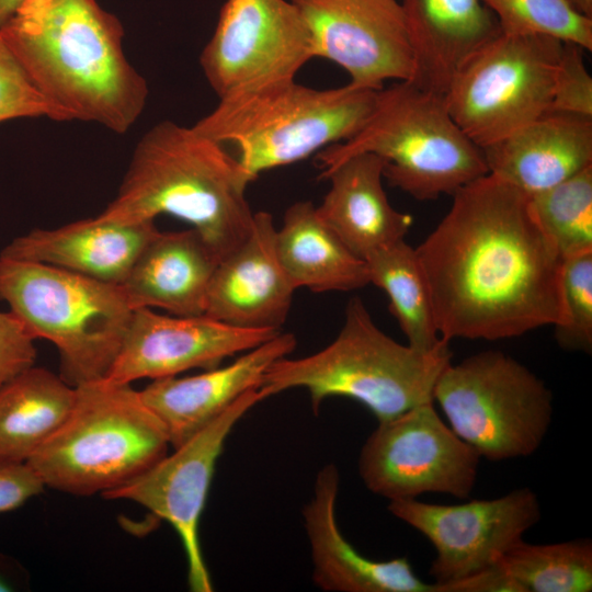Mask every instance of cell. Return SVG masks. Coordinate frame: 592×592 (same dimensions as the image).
<instances>
[{"label":"cell","mask_w":592,"mask_h":592,"mask_svg":"<svg viewBox=\"0 0 592 592\" xmlns=\"http://www.w3.org/2000/svg\"><path fill=\"white\" fill-rule=\"evenodd\" d=\"M415 248L440 338H515L562 319V258L530 197L487 173L457 190Z\"/></svg>","instance_id":"6da1fadb"},{"label":"cell","mask_w":592,"mask_h":592,"mask_svg":"<svg viewBox=\"0 0 592 592\" xmlns=\"http://www.w3.org/2000/svg\"><path fill=\"white\" fill-rule=\"evenodd\" d=\"M124 27L96 0H25L0 35L68 121L124 134L145 110L146 79L127 59Z\"/></svg>","instance_id":"7a4b0ae2"},{"label":"cell","mask_w":592,"mask_h":592,"mask_svg":"<svg viewBox=\"0 0 592 592\" xmlns=\"http://www.w3.org/2000/svg\"><path fill=\"white\" fill-rule=\"evenodd\" d=\"M255 179L223 144L167 119L138 140L116 196L96 216L138 224L171 215L189 223L219 261L251 230L246 191Z\"/></svg>","instance_id":"3957f363"},{"label":"cell","mask_w":592,"mask_h":592,"mask_svg":"<svg viewBox=\"0 0 592 592\" xmlns=\"http://www.w3.org/2000/svg\"><path fill=\"white\" fill-rule=\"evenodd\" d=\"M451 357L448 343L423 353L395 341L374 323L362 299L354 297L329 345L308 356L275 361L260 389L269 398L305 388L315 413L326 398L348 397L365 406L379 422L434 401V385Z\"/></svg>","instance_id":"277c9868"},{"label":"cell","mask_w":592,"mask_h":592,"mask_svg":"<svg viewBox=\"0 0 592 592\" xmlns=\"http://www.w3.org/2000/svg\"><path fill=\"white\" fill-rule=\"evenodd\" d=\"M363 152L380 157L388 183L418 201L453 195L488 173L481 148L454 122L443 96L412 81L378 90L362 127L320 150L317 162L325 171Z\"/></svg>","instance_id":"5b68a950"},{"label":"cell","mask_w":592,"mask_h":592,"mask_svg":"<svg viewBox=\"0 0 592 592\" xmlns=\"http://www.w3.org/2000/svg\"><path fill=\"white\" fill-rule=\"evenodd\" d=\"M75 388L68 417L26 460L45 487L103 494L168 454L163 425L130 384L103 378Z\"/></svg>","instance_id":"8992f818"},{"label":"cell","mask_w":592,"mask_h":592,"mask_svg":"<svg viewBox=\"0 0 592 592\" xmlns=\"http://www.w3.org/2000/svg\"><path fill=\"white\" fill-rule=\"evenodd\" d=\"M377 91L351 83L314 89L283 80L220 98L193 127L236 146L240 163L258 178L352 137L369 116Z\"/></svg>","instance_id":"52a82bcc"},{"label":"cell","mask_w":592,"mask_h":592,"mask_svg":"<svg viewBox=\"0 0 592 592\" xmlns=\"http://www.w3.org/2000/svg\"><path fill=\"white\" fill-rule=\"evenodd\" d=\"M0 300L35 339L56 346L60 376L73 387L106 377L134 311L117 284L4 257Z\"/></svg>","instance_id":"ba28073f"},{"label":"cell","mask_w":592,"mask_h":592,"mask_svg":"<svg viewBox=\"0 0 592 592\" xmlns=\"http://www.w3.org/2000/svg\"><path fill=\"white\" fill-rule=\"evenodd\" d=\"M433 400L456 435L492 462L535 453L554 413L553 394L544 380L493 350L448 363L436 379Z\"/></svg>","instance_id":"9c48e42d"},{"label":"cell","mask_w":592,"mask_h":592,"mask_svg":"<svg viewBox=\"0 0 592 592\" xmlns=\"http://www.w3.org/2000/svg\"><path fill=\"white\" fill-rule=\"evenodd\" d=\"M562 42L500 33L457 69L443 95L463 133L491 145L550 110Z\"/></svg>","instance_id":"30bf717a"},{"label":"cell","mask_w":592,"mask_h":592,"mask_svg":"<svg viewBox=\"0 0 592 592\" xmlns=\"http://www.w3.org/2000/svg\"><path fill=\"white\" fill-rule=\"evenodd\" d=\"M387 509L433 545V581L451 592H517L497 563L540 520L537 494L530 488L460 504L395 500Z\"/></svg>","instance_id":"8fae6325"},{"label":"cell","mask_w":592,"mask_h":592,"mask_svg":"<svg viewBox=\"0 0 592 592\" xmlns=\"http://www.w3.org/2000/svg\"><path fill=\"white\" fill-rule=\"evenodd\" d=\"M480 458L428 401L379 421L360 451L357 469L365 487L388 501L424 493L467 499Z\"/></svg>","instance_id":"7c38bea8"},{"label":"cell","mask_w":592,"mask_h":592,"mask_svg":"<svg viewBox=\"0 0 592 592\" xmlns=\"http://www.w3.org/2000/svg\"><path fill=\"white\" fill-rule=\"evenodd\" d=\"M266 399L260 388L237 399L224 413L190 440L126 483L102 494L109 500H129L168 522L178 533L187 560L191 591H213L201 542L200 521L217 459L237 422Z\"/></svg>","instance_id":"4fadbf2b"},{"label":"cell","mask_w":592,"mask_h":592,"mask_svg":"<svg viewBox=\"0 0 592 592\" xmlns=\"http://www.w3.org/2000/svg\"><path fill=\"white\" fill-rule=\"evenodd\" d=\"M311 58L309 29L292 1L227 0L200 62L220 99L295 79Z\"/></svg>","instance_id":"5bb4252c"},{"label":"cell","mask_w":592,"mask_h":592,"mask_svg":"<svg viewBox=\"0 0 592 592\" xmlns=\"http://www.w3.org/2000/svg\"><path fill=\"white\" fill-rule=\"evenodd\" d=\"M311 36L312 55L329 59L361 88L410 81L414 58L401 4L396 0H291Z\"/></svg>","instance_id":"9a60e30c"},{"label":"cell","mask_w":592,"mask_h":592,"mask_svg":"<svg viewBox=\"0 0 592 592\" xmlns=\"http://www.w3.org/2000/svg\"><path fill=\"white\" fill-rule=\"evenodd\" d=\"M271 329L234 327L208 316L161 315L134 309L118 354L104 379L132 384L177 376L192 368H214L277 335Z\"/></svg>","instance_id":"2e32d148"},{"label":"cell","mask_w":592,"mask_h":592,"mask_svg":"<svg viewBox=\"0 0 592 592\" xmlns=\"http://www.w3.org/2000/svg\"><path fill=\"white\" fill-rule=\"evenodd\" d=\"M275 238L272 215L254 213L247 238L216 265L205 316L238 328L281 331L296 288L281 264Z\"/></svg>","instance_id":"e0dca14e"},{"label":"cell","mask_w":592,"mask_h":592,"mask_svg":"<svg viewBox=\"0 0 592 592\" xmlns=\"http://www.w3.org/2000/svg\"><path fill=\"white\" fill-rule=\"evenodd\" d=\"M296 344L293 333L280 332L224 367L194 376L153 379L139 394L163 425L170 446L175 448L217 419L243 394L260 388L267 368L288 356Z\"/></svg>","instance_id":"ac0fdd59"},{"label":"cell","mask_w":592,"mask_h":592,"mask_svg":"<svg viewBox=\"0 0 592 592\" xmlns=\"http://www.w3.org/2000/svg\"><path fill=\"white\" fill-rule=\"evenodd\" d=\"M340 475L334 464L317 474L311 499L303 509L312 563V581L329 592H451L425 582L406 558L373 560L344 537L337 522Z\"/></svg>","instance_id":"d6986e66"},{"label":"cell","mask_w":592,"mask_h":592,"mask_svg":"<svg viewBox=\"0 0 592 592\" xmlns=\"http://www.w3.org/2000/svg\"><path fill=\"white\" fill-rule=\"evenodd\" d=\"M158 232L155 220L121 224L94 216L53 229H34L15 238L0 257L49 264L119 285Z\"/></svg>","instance_id":"ffe728a7"},{"label":"cell","mask_w":592,"mask_h":592,"mask_svg":"<svg viewBox=\"0 0 592 592\" xmlns=\"http://www.w3.org/2000/svg\"><path fill=\"white\" fill-rule=\"evenodd\" d=\"M481 150L488 173L532 196L592 166V118L547 112Z\"/></svg>","instance_id":"44dd1931"},{"label":"cell","mask_w":592,"mask_h":592,"mask_svg":"<svg viewBox=\"0 0 592 592\" xmlns=\"http://www.w3.org/2000/svg\"><path fill=\"white\" fill-rule=\"evenodd\" d=\"M401 8L414 58L410 81L442 96L459 66L501 33L481 0H403Z\"/></svg>","instance_id":"7402d4cb"},{"label":"cell","mask_w":592,"mask_h":592,"mask_svg":"<svg viewBox=\"0 0 592 592\" xmlns=\"http://www.w3.org/2000/svg\"><path fill=\"white\" fill-rule=\"evenodd\" d=\"M384 166L380 157L363 152L320 173L321 179L330 181V187L317 212L363 260L405 239L413 221L389 203L382 182Z\"/></svg>","instance_id":"603a6c76"},{"label":"cell","mask_w":592,"mask_h":592,"mask_svg":"<svg viewBox=\"0 0 592 592\" xmlns=\"http://www.w3.org/2000/svg\"><path fill=\"white\" fill-rule=\"evenodd\" d=\"M218 259L193 228L158 232L119 284L129 306L175 316L205 314Z\"/></svg>","instance_id":"cb8c5ba5"},{"label":"cell","mask_w":592,"mask_h":592,"mask_svg":"<svg viewBox=\"0 0 592 592\" xmlns=\"http://www.w3.org/2000/svg\"><path fill=\"white\" fill-rule=\"evenodd\" d=\"M275 241L281 264L296 289L349 292L369 284L365 260L349 249L309 201L285 210Z\"/></svg>","instance_id":"d4e9b609"},{"label":"cell","mask_w":592,"mask_h":592,"mask_svg":"<svg viewBox=\"0 0 592 592\" xmlns=\"http://www.w3.org/2000/svg\"><path fill=\"white\" fill-rule=\"evenodd\" d=\"M76 388L34 365L0 387V462L26 463L72 409Z\"/></svg>","instance_id":"484cf974"},{"label":"cell","mask_w":592,"mask_h":592,"mask_svg":"<svg viewBox=\"0 0 592 592\" xmlns=\"http://www.w3.org/2000/svg\"><path fill=\"white\" fill-rule=\"evenodd\" d=\"M369 283L389 298V309L405 333L408 345L430 353L445 343L440 338L430 288L417 251L405 239L369 254Z\"/></svg>","instance_id":"4316f807"},{"label":"cell","mask_w":592,"mask_h":592,"mask_svg":"<svg viewBox=\"0 0 592 592\" xmlns=\"http://www.w3.org/2000/svg\"><path fill=\"white\" fill-rule=\"evenodd\" d=\"M497 567L519 592H590L592 543L530 544L522 539L501 556Z\"/></svg>","instance_id":"83f0119b"},{"label":"cell","mask_w":592,"mask_h":592,"mask_svg":"<svg viewBox=\"0 0 592 592\" xmlns=\"http://www.w3.org/2000/svg\"><path fill=\"white\" fill-rule=\"evenodd\" d=\"M528 197L562 260L592 252V166Z\"/></svg>","instance_id":"f1b7e54d"},{"label":"cell","mask_w":592,"mask_h":592,"mask_svg":"<svg viewBox=\"0 0 592 592\" xmlns=\"http://www.w3.org/2000/svg\"><path fill=\"white\" fill-rule=\"evenodd\" d=\"M505 34L543 35L592 49V19L568 0H481Z\"/></svg>","instance_id":"f546056e"},{"label":"cell","mask_w":592,"mask_h":592,"mask_svg":"<svg viewBox=\"0 0 592 592\" xmlns=\"http://www.w3.org/2000/svg\"><path fill=\"white\" fill-rule=\"evenodd\" d=\"M562 319L555 326L558 345L570 352L592 351V252L562 261Z\"/></svg>","instance_id":"4dcf8cb0"},{"label":"cell","mask_w":592,"mask_h":592,"mask_svg":"<svg viewBox=\"0 0 592 592\" xmlns=\"http://www.w3.org/2000/svg\"><path fill=\"white\" fill-rule=\"evenodd\" d=\"M22 117L68 121L35 87L0 35V123Z\"/></svg>","instance_id":"1f68e13d"},{"label":"cell","mask_w":592,"mask_h":592,"mask_svg":"<svg viewBox=\"0 0 592 592\" xmlns=\"http://www.w3.org/2000/svg\"><path fill=\"white\" fill-rule=\"evenodd\" d=\"M549 112L592 118V78L573 43H562Z\"/></svg>","instance_id":"d6a6232c"},{"label":"cell","mask_w":592,"mask_h":592,"mask_svg":"<svg viewBox=\"0 0 592 592\" xmlns=\"http://www.w3.org/2000/svg\"><path fill=\"white\" fill-rule=\"evenodd\" d=\"M35 340L14 312H0V387L34 365Z\"/></svg>","instance_id":"836d02e7"},{"label":"cell","mask_w":592,"mask_h":592,"mask_svg":"<svg viewBox=\"0 0 592 592\" xmlns=\"http://www.w3.org/2000/svg\"><path fill=\"white\" fill-rule=\"evenodd\" d=\"M44 488L26 463L0 462V513L15 510Z\"/></svg>","instance_id":"e575fe53"},{"label":"cell","mask_w":592,"mask_h":592,"mask_svg":"<svg viewBox=\"0 0 592 592\" xmlns=\"http://www.w3.org/2000/svg\"><path fill=\"white\" fill-rule=\"evenodd\" d=\"M25 583L22 567L9 556L0 554V592L19 591Z\"/></svg>","instance_id":"d590c367"},{"label":"cell","mask_w":592,"mask_h":592,"mask_svg":"<svg viewBox=\"0 0 592 592\" xmlns=\"http://www.w3.org/2000/svg\"><path fill=\"white\" fill-rule=\"evenodd\" d=\"M25 0H0V27L16 12Z\"/></svg>","instance_id":"8d00e7d4"},{"label":"cell","mask_w":592,"mask_h":592,"mask_svg":"<svg viewBox=\"0 0 592 592\" xmlns=\"http://www.w3.org/2000/svg\"><path fill=\"white\" fill-rule=\"evenodd\" d=\"M582 15L592 19V0H568Z\"/></svg>","instance_id":"74e56055"}]
</instances>
